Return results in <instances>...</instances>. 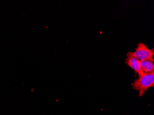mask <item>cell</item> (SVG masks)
I'll return each mask as SVG.
<instances>
[{
  "label": "cell",
  "mask_w": 154,
  "mask_h": 115,
  "mask_svg": "<svg viewBox=\"0 0 154 115\" xmlns=\"http://www.w3.org/2000/svg\"><path fill=\"white\" fill-rule=\"evenodd\" d=\"M132 89L139 92V96H142L149 88L154 86V71L144 73L131 83Z\"/></svg>",
  "instance_id": "obj_1"
},
{
  "label": "cell",
  "mask_w": 154,
  "mask_h": 115,
  "mask_svg": "<svg viewBox=\"0 0 154 115\" xmlns=\"http://www.w3.org/2000/svg\"><path fill=\"white\" fill-rule=\"evenodd\" d=\"M128 53L131 56L134 57L139 61L149 60L154 62V49H149L143 43L137 44V47L135 48V51L134 52H129Z\"/></svg>",
  "instance_id": "obj_2"
},
{
  "label": "cell",
  "mask_w": 154,
  "mask_h": 115,
  "mask_svg": "<svg viewBox=\"0 0 154 115\" xmlns=\"http://www.w3.org/2000/svg\"><path fill=\"white\" fill-rule=\"evenodd\" d=\"M125 63L136 73H138V76L144 73L142 70L140 61L128 53H127V58L125 59Z\"/></svg>",
  "instance_id": "obj_3"
},
{
  "label": "cell",
  "mask_w": 154,
  "mask_h": 115,
  "mask_svg": "<svg viewBox=\"0 0 154 115\" xmlns=\"http://www.w3.org/2000/svg\"><path fill=\"white\" fill-rule=\"evenodd\" d=\"M140 61L142 70L145 73H149L154 71V64L149 60H142Z\"/></svg>",
  "instance_id": "obj_4"
}]
</instances>
